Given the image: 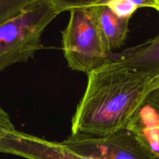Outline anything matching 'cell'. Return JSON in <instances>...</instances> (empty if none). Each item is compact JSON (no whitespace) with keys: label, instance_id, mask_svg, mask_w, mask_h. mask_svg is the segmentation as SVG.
Segmentation results:
<instances>
[{"label":"cell","instance_id":"obj_4","mask_svg":"<svg viewBox=\"0 0 159 159\" xmlns=\"http://www.w3.org/2000/svg\"><path fill=\"white\" fill-rule=\"evenodd\" d=\"M62 142L73 152L91 159H156L129 130L100 138L70 134Z\"/></svg>","mask_w":159,"mask_h":159},{"label":"cell","instance_id":"obj_8","mask_svg":"<svg viewBox=\"0 0 159 159\" xmlns=\"http://www.w3.org/2000/svg\"><path fill=\"white\" fill-rule=\"evenodd\" d=\"M114 59L124 66L143 71L152 78L159 76V33Z\"/></svg>","mask_w":159,"mask_h":159},{"label":"cell","instance_id":"obj_7","mask_svg":"<svg viewBox=\"0 0 159 159\" xmlns=\"http://www.w3.org/2000/svg\"><path fill=\"white\" fill-rule=\"evenodd\" d=\"M91 11L103 45L111 54L124 45L130 19L118 16L104 3V0L92 2Z\"/></svg>","mask_w":159,"mask_h":159},{"label":"cell","instance_id":"obj_5","mask_svg":"<svg viewBox=\"0 0 159 159\" xmlns=\"http://www.w3.org/2000/svg\"><path fill=\"white\" fill-rule=\"evenodd\" d=\"M0 153L26 159H91L73 152L63 142L15 131L0 141Z\"/></svg>","mask_w":159,"mask_h":159},{"label":"cell","instance_id":"obj_3","mask_svg":"<svg viewBox=\"0 0 159 159\" xmlns=\"http://www.w3.org/2000/svg\"><path fill=\"white\" fill-rule=\"evenodd\" d=\"M92 2H76L69 10L66 26L61 31L62 49L69 68L86 74L111 59L92 14Z\"/></svg>","mask_w":159,"mask_h":159},{"label":"cell","instance_id":"obj_6","mask_svg":"<svg viewBox=\"0 0 159 159\" xmlns=\"http://www.w3.org/2000/svg\"><path fill=\"white\" fill-rule=\"evenodd\" d=\"M126 130L159 159V76L154 78Z\"/></svg>","mask_w":159,"mask_h":159},{"label":"cell","instance_id":"obj_1","mask_svg":"<svg viewBox=\"0 0 159 159\" xmlns=\"http://www.w3.org/2000/svg\"><path fill=\"white\" fill-rule=\"evenodd\" d=\"M71 120V134L105 137L126 130L154 78L109 59L87 73Z\"/></svg>","mask_w":159,"mask_h":159},{"label":"cell","instance_id":"obj_9","mask_svg":"<svg viewBox=\"0 0 159 159\" xmlns=\"http://www.w3.org/2000/svg\"><path fill=\"white\" fill-rule=\"evenodd\" d=\"M104 3L118 16L121 18L131 19L134 12L140 8H152L155 9L157 0H108L104 1Z\"/></svg>","mask_w":159,"mask_h":159},{"label":"cell","instance_id":"obj_2","mask_svg":"<svg viewBox=\"0 0 159 159\" xmlns=\"http://www.w3.org/2000/svg\"><path fill=\"white\" fill-rule=\"evenodd\" d=\"M76 2L34 0L18 15L0 24V71L24 63L44 49L41 37L48 25Z\"/></svg>","mask_w":159,"mask_h":159},{"label":"cell","instance_id":"obj_10","mask_svg":"<svg viewBox=\"0 0 159 159\" xmlns=\"http://www.w3.org/2000/svg\"><path fill=\"white\" fill-rule=\"evenodd\" d=\"M34 0H0V24L18 15Z\"/></svg>","mask_w":159,"mask_h":159},{"label":"cell","instance_id":"obj_11","mask_svg":"<svg viewBox=\"0 0 159 159\" xmlns=\"http://www.w3.org/2000/svg\"><path fill=\"white\" fill-rule=\"evenodd\" d=\"M15 130L16 128L11 121L9 115L0 107V141Z\"/></svg>","mask_w":159,"mask_h":159},{"label":"cell","instance_id":"obj_12","mask_svg":"<svg viewBox=\"0 0 159 159\" xmlns=\"http://www.w3.org/2000/svg\"><path fill=\"white\" fill-rule=\"evenodd\" d=\"M155 10L158 11V12H159V0H157V5H156Z\"/></svg>","mask_w":159,"mask_h":159}]
</instances>
